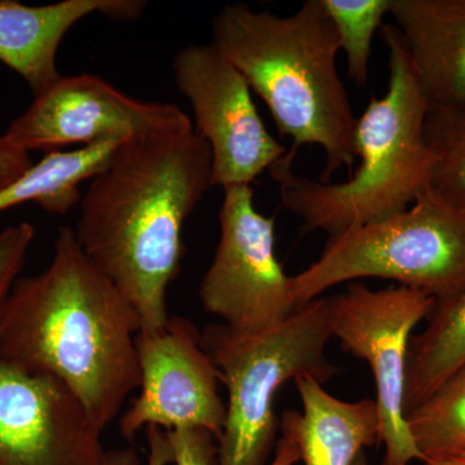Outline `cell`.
Returning a JSON list of instances; mask_svg holds the SVG:
<instances>
[{
    "mask_svg": "<svg viewBox=\"0 0 465 465\" xmlns=\"http://www.w3.org/2000/svg\"><path fill=\"white\" fill-rule=\"evenodd\" d=\"M211 188V150L193 128L121 143L82 194L76 241L131 302L145 331L168 322L183 225Z\"/></svg>",
    "mask_w": 465,
    "mask_h": 465,
    "instance_id": "6da1fadb",
    "label": "cell"
},
{
    "mask_svg": "<svg viewBox=\"0 0 465 465\" xmlns=\"http://www.w3.org/2000/svg\"><path fill=\"white\" fill-rule=\"evenodd\" d=\"M131 302L61 226L42 273L18 278L0 311V357L58 379L101 430L140 388Z\"/></svg>",
    "mask_w": 465,
    "mask_h": 465,
    "instance_id": "7a4b0ae2",
    "label": "cell"
},
{
    "mask_svg": "<svg viewBox=\"0 0 465 465\" xmlns=\"http://www.w3.org/2000/svg\"><path fill=\"white\" fill-rule=\"evenodd\" d=\"M213 45L237 67L273 116L291 150L316 145L326 164L321 183L357 161L358 118L338 72L335 25L322 0H307L287 16L244 3L213 17Z\"/></svg>",
    "mask_w": 465,
    "mask_h": 465,
    "instance_id": "3957f363",
    "label": "cell"
},
{
    "mask_svg": "<svg viewBox=\"0 0 465 465\" xmlns=\"http://www.w3.org/2000/svg\"><path fill=\"white\" fill-rule=\"evenodd\" d=\"M381 35L390 54V82L358 118L360 164L347 182L321 183L296 173L298 152L291 149L269 168L283 206L302 219V232L333 237L381 222L407 210L430 188L436 158L425 139L430 104L399 29L387 24Z\"/></svg>",
    "mask_w": 465,
    "mask_h": 465,
    "instance_id": "277c9868",
    "label": "cell"
},
{
    "mask_svg": "<svg viewBox=\"0 0 465 465\" xmlns=\"http://www.w3.org/2000/svg\"><path fill=\"white\" fill-rule=\"evenodd\" d=\"M331 339L329 305L322 296L255 335L208 324L202 344L228 391L216 465L265 464L278 427L274 399L284 382L309 376L324 384L341 372L326 356Z\"/></svg>",
    "mask_w": 465,
    "mask_h": 465,
    "instance_id": "5b68a950",
    "label": "cell"
},
{
    "mask_svg": "<svg viewBox=\"0 0 465 465\" xmlns=\"http://www.w3.org/2000/svg\"><path fill=\"white\" fill-rule=\"evenodd\" d=\"M361 278L455 298L465 290V211L430 188L402 213L329 237L320 259L291 275V298L302 307Z\"/></svg>",
    "mask_w": 465,
    "mask_h": 465,
    "instance_id": "8992f818",
    "label": "cell"
},
{
    "mask_svg": "<svg viewBox=\"0 0 465 465\" xmlns=\"http://www.w3.org/2000/svg\"><path fill=\"white\" fill-rule=\"evenodd\" d=\"M436 300L403 286L372 290L351 282L327 298L330 329L342 351L365 361L375 379L381 465L421 461L405 418L407 354L412 331L430 316Z\"/></svg>",
    "mask_w": 465,
    "mask_h": 465,
    "instance_id": "52a82bcc",
    "label": "cell"
},
{
    "mask_svg": "<svg viewBox=\"0 0 465 465\" xmlns=\"http://www.w3.org/2000/svg\"><path fill=\"white\" fill-rule=\"evenodd\" d=\"M220 240L200 287L202 307L243 335L268 331L298 309L275 256V219L256 210L251 185L224 189Z\"/></svg>",
    "mask_w": 465,
    "mask_h": 465,
    "instance_id": "ba28073f",
    "label": "cell"
},
{
    "mask_svg": "<svg viewBox=\"0 0 465 465\" xmlns=\"http://www.w3.org/2000/svg\"><path fill=\"white\" fill-rule=\"evenodd\" d=\"M173 70L195 134L211 150L213 186L251 185L289 152L265 127L246 79L213 43L182 48Z\"/></svg>",
    "mask_w": 465,
    "mask_h": 465,
    "instance_id": "9c48e42d",
    "label": "cell"
},
{
    "mask_svg": "<svg viewBox=\"0 0 465 465\" xmlns=\"http://www.w3.org/2000/svg\"><path fill=\"white\" fill-rule=\"evenodd\" d=\"M180 106L134 99L92 74L61 76L34 97L9 124L5 136L26 152H54L66 145L128 142L154 134L193 130Z\"/></svg>",
    "mask_w": 465,
    "mask_h": 465,
    "instance_id": "30bf717a",
    "label": "cell"
},
{
    "mask_svg": "<svg viewBox=\"0 0 465 465\" xmlns=\"http://www.w3.org/2000/svg\"><path fill=\"white\" fill-rule=\"evenodd\" d=\"M140 394L121 416L119 430L127 440L150 425L176 430L198 428L222 437L226 403L219 391L220 374L204 351L202 333L183 317L163 327L137 332Z\"/></svg>",
    "mask_w": 465,
    "mask_h": 465,
    "instance_id": "8fae6325",
    "label": "cell"
},
{
    "mask_svg": "<svg viewBox=\"0 0 465 465\" xmlns=\"http://www.w3.org/2000/svg\"><path fill=\"white\" fill-rule=\"evenodd\" d=\"M103 433L64 382L0 357V465H100Z\"/></svg>",
    "mask_w": 465,
    "mask_h": 465,
    "instance_id": "7c38bea8",
    "label": "cell"
},
{
    "mask_svg": "<svg viewBox=\"0 0 465 465\" xmlns=\"http://www.w3.org/2000/svg\"><path fill=\"white\" fill-rule=\"evenodd\" d=\"M143 0H63L45 5L0 2V63L17 73L39 96L61 78L56 57L64 36L79 21L100 14L115 21L143 15Z\"/></svg>",
    "mask_w": 465,
    "mask_h": 465,
    "instance_id": "4fadbf2b",
    "label": "cell"
},
{
    "mask_svg": "<svg viewBox=\"0 0 465 465\" xmlns=\"http://www.w3.org/2000/svg\"><path fill=\"white\" fill-rule=\"evenodd\" d=\"M430 108L465 106V0H391Z\"/></svg>",
    "mask_w": 465,
    "mask_h": 465,
    "instance_id": "5bb4252c",
    "label": "cell"
},
{
    "mask_svg": "<svg viewBox=\"0 0 465 465\" xmlns=\"http://www.w3.org/2000/svg\"><path fill=\"white\" fill-rule=\"evenodd\" d=\"M295 385L302 412L284 411L281 428L292 434L304 465H354L363 450L381 443L375 400L336 399L309 376Z\"/></svg>",
    "mask_w": 465,
    "mask_h": 465,
    "instance_id": "9a60e30c",
    "label": "cell"
},
{
    "mask_svg": "<svg viewBox=\"0 0 465 465\" xmlns=\"http://www.w3.org/2000/svg\"><path fill=\"white\" fill-rule=\"evenodd\" d=\"M124 143L104 142L69 152L45 153L38 163H33L16 182L0 192V213L33 202L51 215H66L82 200L84 193L79 185L103 173Z\"/></svg>",
    "mask_w": 465,
    "mask_h": 465,
    "instance_id": "2e32d148",
    "label": "cell"
},
{
    "mask_svg": "<svg viewBox=\"0 0 465 465\" xmlns=\"http://www.w3.org/2000/svg\"><path fill=\"white\" fill-rule=\"evenodd\" d=\"M424 331L412 336L407 354L405 418L465 366V290L434 302Z\"/></svg>",
    "mask_w": 465,
    "mask_h": 465,
    "instance_id": "e0dca14e",
    "label": "cell"
},
{
    "mask_svg": "<svg viewBox=\"0 0 465 465\" xmlns=\"http://www.w3.org/2000/svg\"><path fill=\"white\" fill-rule=\"evenodd\" d=\"M406 423L421 461L465 454V366L409 414Z\"/></svg>",
    "mask_w": 465,
    "mask_h": 465,
    "instance_id": "ac0fdd59",
    "label": "cell"
},
{
    "mask_svg": "<svg viewBox=\"0 0 465 465\" xmlns=\"http://www.w3.org/2000/svg\"><path fill=\"white\" fill-rule=\"evenodd\" d=\"M425 139L436 158L430 188L465 211V106L430 108Z\"/></svg>",
    "mask_w": 465,
    "mask_h": 465,
    "instance_id": "d6986e66",
    "label": "cell"
},
{
    "mask_svg": "<svg viewBox=\"0 0 465 465\" xmlns=\"http://www.w3.org/2000/svg\"><path fill=\"white\" fill-rule=\"evenodd\" d=\"M391 0H322L338 33L341 50L347 57L348 78L358 87L369 82L372 41Z\"/></svg>",
    "mask_w": 465,
    "mask_h": 465,
    "instance_id": "ffe728a7",
    "label": "cell"
},
{
    "mask_svg": "<svg viewBox=\"0 0 465 465\" xmlns=\"http://www.w3.org/2000/svg\"><path fill=\"white\" fill-rule=\"evenodd\" d=\"M35 229L29 223L8 226L0 232V311L20 278Z\"/></svg>",
    "mask_w": 465,
    "mask_h": 465,
    "instance_id": "44dd1931",
    "label": "cell"
},
{
    "mask_svg": "<svg viewBox=\"0 0 465 465\" xmlns=\"http://www.w3.org/2000/svg\"><path fill=\"white\" fill-rule=\"evenodd\" d=\"M167 433L173 445L174 465L217 464V440L207 430L188 428Z\"/></svg>",
    "mask_w": 465,
    "mask_h": 465,
    "instance_id": "7402d4cb",
    "label": "cell"
},
{
    "mask_svg": "<svg viewBox=\"0 0 465 465\" xmlns=\"http://www.w3.org/2000/svg\"><path fill=\"white\" fill-rule=\"evenodd\" d=\"M33 166L30 153L0 136V192L12 185Z\"/></svg>",
    "mask_w": 465,
    "mask_h": 465,
    "instance_id": "603a6c76",
    "label": "cell"
},
{
    "mask_svg": "<svg viewBox=\"0 0 465 465\" xmlns=\"http://www.w3.org/2000/svg\"><path fill=\"white\" fill-rule=\"evenodd\" d=\"M145 430L149 445V457L146 465L173 464V450L167 430L154 427V425H150Z\"/></svg>",
    "mask_w": 465,
    "mask_h": 465,
    "instance_id": "cb8c5ba5",
    "label": "cell"
},
{
    "mask_svg": "<svg viewBox=\"0 0 465 465\" xmlns=\"http://www.w3.org/2000/svg\"><path fill=\"white\" fill-rule=\"evenodd\" d=\"M282 430V439L277 446L273 463L271 465H295L300 461L299 449L289 430Z\"/></svg>",
    "mask_w": 465,
    "mask_h": 465,
    "instance_id": "d4e9b609",
    "label": "cell"
},
{
    "mask_svg": "<svg viewBox=\"0 0 465 465\" xmlns=\"http://www.w3.org/2000/svg\"><path fill=\"white\" fill-rule=\"evenodd\" d=\"M100 465H142L139 454L133 448L109 450Z\"/></svg>",
    "mask_w": 465,
    "mask_h": 465,
    "instance_id": "484cf974",
    "label": "cell"
},
{
    "mask_svg": "<svg viewBox=\"0 0 465 465\" xmlns=\"http://www.w3.org/2000/svg\"><path fill=\"white\" fill-rule=\"evenodd\" d=\"M421 465H465V454L455 457L432 459V460L421 461Z\"/></svg>",
    "mask_w": 465,
    "mask_h": 465,
    "instance_id": "4316f807",
    "label": "cell"
},
{
    "mask_svg": "<svg viewBox=\"0 0 465 465\" xmlns=\"http://www.w3.org/2000/svg\"><path fill=\"white\" fill-rule=\"evenodd\" d=\"M354 465H369L367 464L365 454H361L360 457L357 458L356 463H354Z\"/></svg>",
    "mask_w": 465,
    "mask_h": 465,
    "instance_id": "83f0119b",
    "label": "cell"
}]
</instances>
